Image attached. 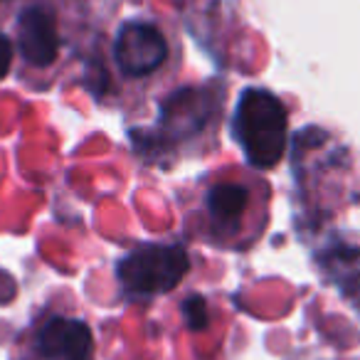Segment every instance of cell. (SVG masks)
<instances>
[{
	"instance_id": "6da1fadb",
	"label": "cell",
	"mask_w": 360,
	"mask_h": 360,
	"mask_svg": "<svg viewBox=\"0 0 360 360\" xmlns=\"http://www.w3.org/2000/svg\"><path fill=\"white\" fill-rule=\"evenodd\" d=\"M235 129L255 168H274L286 148V109L271 91L247 89L240 96Z\"/></svg>"
},
{
	"instance_id": "7a4b0ae2",
	"label": "cell",
	"mask_w": 360,
	"mask_h": 360,
	"mask_svg": "<svg viewBox=\"0 0 360 360\" xmlns=\"http://www.w3.org/2000/svg\"><path fill=\"white\" fill-rule=\"evenodd\" d=\"M191 269V257L180 245H141L116 266L119 281L129 294L153 296L173 291Z\"/></svg>"
},
{
	"instance_id": "3957f363",
	"label": "cell",
	"mask_w": 360,
	"mask_h": 360,
	"mask_svg": "<svg viewBox=\"0 0 360 360\" xmlns=\"http://www.w3.org/2000/svg\"><path fill=\"white\" fill-rule=\"evenodd\" d=\"M114 57L129 77H146L155 72L168 57L163 32L150 22H126L114 42Z\"/></svg>"
},
{
	"instance_id": "277c9868",
	"label": "cell",
	"mask_w": 360,
	"mask_h": 360,
	"mask_svg": "<svg viewBox=\"0 0 360 360\" xmlns=\"http://www.w3.org/2000/svg\"><path fill=\"white\" fill-rule=\"evenodd\" d=\"M37 348L47 360H91L94 340L86 323L57 316L42 326Z\"/></svg>"
},
{
	"instance_id": "5b68a950",
	"label": "cell",
	"mask_w": 360,
	"mask_h": 360,
	"mask_svg": "<svg viewBox=\"0 0 360 360\" xmlns=\"http://www.w3.org/2000/svg\"><path fill=\"white\" fill-rule=\"evenodd\" d=\"M20 52L30 65L50 67L60 52V37H57L55 20L42 8H27L20 15Z\"/></svg>"
},
{
	"instance_id": "8992f818",
	"label": "cell",
	"mask_w": 360,
	"mask_h": 360,
	"mask_svg": "<svg viewBox=\"0 0 360 360\" xmlns=\"http://www.w3.org/2000/svg\"><path fill=\"white\" fill-rule=\"evenodd\" d=\"M247 207V191L235 183H220L207 195V210L217 222H237Z\"/></svg>"
},
{
	"instance_id": "52a82bcc",
	"label": "cell",
	"mask_w": 360,
	"mask_h": 360,
	"mask_svg": "<svg viewBox=\"0 0 360 360\" xmlns=\"http://www.w3.org/2000/svg\"><path fill=\"white\" fill-rule=\"evenodd\" d=\"M183 316H186V323L191 330H205L207 323H210L205 296L193 294L191 299H186V304H183Z\"/></svg>"
},
{
	"instance_id": "ba28073f",
	"label": "cell",
	"mask_w": 360,
	"mask_h": 360,
	"mask_svg": "<svg viewBox=\"0 0 360 360\" xmlns=\"http://www.w3.org/2000/svg\"><path fill=\"white\" fill-rule=\"evenodd\" d=\"M15 291H18L15 279H13L8 271H0V304H8V301H13Z\"/></svg>"
},
{
	"instance_id": "9c48e42d",
	"label": "cell",
	"mask_w": 360,
	"mask_h": 360,
	"mask_svg": "<svg viewBox=\"0 0 360 360\" xmlns=\"http://www.w3.org/2000/svg\"><path fill=\"white\" fill-rule=\"evenodd\" d=\"M11 62H13V45L6 35H0V79L8 75Z\"/></svg>"
}]
</instances>
